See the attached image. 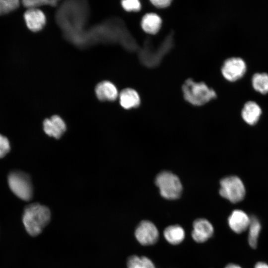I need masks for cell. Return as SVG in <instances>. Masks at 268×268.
<instances>
[{
	"mask_svg": "<svg viewBox=\"0 0 268 268\" xmlns=\"http://www.w3.org/2000/svg\"><path fill=\"white\" fill-rule=\"evenodd\" d=\"M43 129L48 135L59 138L66 131V125L60 116L54 115L44 120Z\"/></svg>",
	"mask_w": 268,
	"mask_h": 268,
	"instance_id": "10",
	"label": "cell"
},
{
	"mask_svg": "<svg viewBox=\"0 0 268 268\" xmlns=\"http://www.w3.org/2000/svg\"><path fill=\"white\" fill-rule=\"evenodd\" d=\"M262 112L261 108L257 103L249 101L244 104L241 111V116L247 124L254 125L259 120Z\"/></svg>",
	"mask_w": 268,
	"mask_h": 268,
	"instance_id": "12",
	"label": "cell"
},
{
	"mask_svg": "<svg viewBox=\"0 0 268 268\" xmlns=\"http://www.w3.org/2000/svg\"><path fill=\"white\" fill-rule=\"evenodd\" d=\"M120 103L126 109L138 107L140 103L138 93L132 88L123 89L119 95Z\"/></svg>",
	"mask_w": 268,
	"mask_h": 268,
	"instance_id": "14",
	"label": "cell"
},
{
	"mask_svg": "<svg viewBox=\"0 0 268 268\" xmlns=\"http://www.w3.org/2000/svg\"><path fill=\"white\" fill-rule=\"evenodd\" d=\"M127 268H155L153 262L145 256L133 255L127 261Z\"/></svg>",
	"mask_w": 268,
	"mask_h": 268,
	"instance_id": "19",
	"label": "cell"
},
{
	"mask_svg": "<svg viewBox=\"0 0 268 268\" xmlns=\"http://www.w3.org/2000/svg\"><path fill=\"white\" fill-rule=\"evenodd\" d=\"M182 90L185 99L196 106L204 105L216 97L215 91L205 83L196 82L191 78L185 81Z\"/></svg>",
	"mask_w": 268,
	"mask_h": 268,
	"instance_id": "2",
	"label": "cell"
},
{
	"mask_svg": "<svg viewBox=\"0 0 268 268\" xmlns=\"http://www.w3.org/2000/svg\"><path fill=\"white\" fill-rule=\"evenodd\" d=\"M50 219V209L38 203L26 206L22 215L24 226L27 233L32 236L40 234L49 223Z\"/></svg>",
	"mask_w": 268,
	"mask_h": 268,
	"instance_id": "1",
	"label": "cell"
},
{
	"mask_svg": "<svg viewBox=\"0 0 268 268\" xmlns=\"http://www.w3.org/2000/svg\"><path fill=\"white\" fill-rule=\"evenodd\" d=\"M23 5L29 8H35L37 6L49 5L54 6L57 3L56 0H24L22 1Z\"/></svg>",
	"mask_w": 268,
	"mask_h": 268,
	"instance_id": "21",
	"label": "cell"
},
{
	"mask_svg": "<svg viewBox=\"0 0 268 268\" xmlns=\"http://www.w3.org/2000/svg\"><path fill=\"white\" fill-rule=\"evenodd\" d=\"M122 7L127 11H137L140 9L141 4L138 0H125L121 2Z\"/></svg>",
	"mask_w": 268,
	"mask_h": 268,
	"instance_id": "22",
	"label": "cell"
},
{
	"mask_svg": "<svg viewBox=\"0 0 268 268\" xmlns=\"http://www.w3.org/2000/svg\"><path fill=\"white\" fill-rule=\"evenodd\" d=\"M251 217L243 210H234L228 218V224L230 229L236 233L240 234L248 229Z\"/></svg>",
	"mask_w": 268,
	"mask_h": 268,
	"instance_id": "9",
	"label": "cell"
},
{
	"mask_svg": "<svg viewBox=\"0 0 268 268\" xmlns=\"http://www.w3.org/2000/svg\"><path fill=\"white\" fill-rule=\"evenodd\" d=\"M134 235L142 245L149 246L155 244L159 238V232L155 224L149 220H143L137 226Z\"/></svg>",
	"mask_w": 268,
	"mask_h": 268,
	"instance_id": "7",
	"label": "cell"
},
{
	"mask_svg": "<svg viewBox=\"0 0 268 268\" xmlns=\"http://www.w3.org/2000/svg\"><path fill=\"white\" fill-rule=\"evenodd\" d=\"M254 268H268V264L265 262H259L255 265Z\"/></svg>",
	"mask_w": 268,
	"mask_h": 268,
	"instance_id": "25",
	"label": "cell"
},
{
	"mask_svg": "<svg viewBox=\"0 0 268 268\" xmlns=\"http://www.w3.org/2000/svg\"><path fill=\"white\" fill-rule=\"evenodd\" d=\"M213 232V225L206 219L198 218L194 221L191 235L196 242H206L212 237Z\"/></svg>",
	"mask_w": 268,
	"mask_h": 268,
	"instance_id": "8",
	"label": "cell"
},
{
	"mask_svg": "<svg viewBox=\"0 0 268 268\" xmlns=\"http://www.w3.org/2000/svg\"><path fill=\"white\" fill-rule=\"evenodd\" d=\"M95 93L101 101H114L118 96V90L111 82L104 81L98 83L95 88Z\"/></svg>",
	"mask_w": 268,
	"mask_h": 268,
	"instance_id": "13",
	"label": "cell"
},
{
	"mask_svg": "<svg viewBox=\"0 0 268 268\" xmlns=\"http://www.w3.org/2000/svg\"><path fill=\"white\" fill-rule=\"evenodd\" d=\"M19 4V1L18 0H0V14L13 10Z\"/></svg>",
	"mask_w": 268,
	"mask_h": 268,
	"instance_id": "20",
	"label": "cell"
},
{
	"mask_svg": "<svg viewBox=\"0 0 268 268\" xmlns=\"http://www.w3.org/2000/svg\"><path fill=\"white\" fill-rule=\"evenodd\" d=\"M10 149V145L7 138L0 134V158L5 156Z\"/></svg>",
	"mask_w": 268,
	"mask_h": 268,
	"instance_id": "23",
	"label": "cell"
},
{
	"mask_svg": "<svg viewBox=\"0 0 268 268\" xmlns=\"http://www.w3.org/2000/svg\"><path fill=\"white\" fill-rule=\"evenodd\" d=\"M28 28L32 31L40 30L45 25L46 17L44 13L37 8H29L24 14Z\"/></svg>",
	"mask_w": 268,
	"mask_h": 268,
	"instance_id": "11",
	"label": "cell"
},
{
	"mask_svg": "<svg viewBox=\"0 0 268 268\" xmlns=\"http://www.w3.org/2000/svg\"><path fill=\"white\" fill-rule=\"evenodd\" d=\"M170 0H153L150 2L155 7L158 8H165L169 6L171 4Z\"/></svg>",
	"mask_w": 268,
	"mask_h": 268,
	"instance_id": "24",
	"label": "cell"
},
{
	"mask_svg": "<svg viewBox=\"0 0 268 268\" xmlns=\"http://www.w3.org/2000/svg\"><path fill=\"white\" fill-rule=\"evenodd\" d=\"M166 240L172 245H178L183 241L185 237V232L183 228L177 224L167 227L163 231Z\"/></svg>",
	"mask_w": 268,
	"mask_h": 268,
	"instance_id": "16",
	"label": "cell"
},
{
	"mask_svg": "<svg viewBox=\"0 0 268 268\" xmlns=\"http://www.w3.org/2000/svg\"><path fill=\"white\" fill-rule=\"evenodd\" d=\"M247 70V65L243 59L239 57H231L226 59L221 69L225 79L234 82L244 76Z\"/></svg>",
	"mask_w": 268,
	"mask_h": 268,
	"instance_id": "6",
	"label": "cell"
},
{
	"mask_svg": "<svg viewBox=\"0 0 268 268\" xmlns=\"http://www.w3.org/2000/svg\"><path fill=\"white\" fill-rule=\"evenodd\" d=\"M261 228L262 225L259 219L255 216L251 217L250 223L248 228V240L249 245L252 248H256L258 246Z\"/></svg>",
	"mask_w": 268,
	"mask_h": 268,
	"instance_id": "17",
	"label": "cell"
},
{
	"mask_svg": "<svg viewBox=\"0 0 268 268\" xmlns=\"http://www.w3.org/2000/svg\"><path fill=\"white\" fill-rule=\"evenodd\" d=\"M224 268H242L241 266L235 264H229L225 266Z\"/></svg>",
	"mask_w": 268,
	"mask_h": 268,
	"instance_id": "26",
	"label": "cell"
},
{
	"mask_svg": "<svg viewBox=\"0 0 268 268\" xmlns=\"http://www.w3.org/2000/svg\"><path fill=\"white\" fill-rule=\"evenodd\" d=\"M160 195L165 199L175 200L180 197L182 186L178 177L169 172H162L155 179Z\"/></svg>",
	"mask_w": 268,
	"mask_h": 268,
	"instance_id": "4",
	"label": "cell"
},
{
	"mask_svg": "<svg viewBox=\"0 0 268 268\" xmlns=\"http://www.w3.org/2000/svg\"><path fill=\"white\" fill-rule=\"evenodd\" d=\"M162 24L160 17L156 13H148L145 14L141 21V26L144 32L155 34L160 30Z\"/></svg>",
	"mask_w": 268,
	"mask_h": 268,
	"instance_id": "15",
	"label": "cell"
},
{
	"mask_svg": "<svg viewBox=\"0 0 268 268\" xmlns=\"http://www.w3.org/2000/svg\"><path fill=\"white\" fill-rule=\"evenodd\" d=\"M253 88L257 92L266 94L268 93V74L265 72L256 73L252 78Z\"/></svg>",
	"mask_w": 268,
	"mask_h": 268,
	"instance_id": "18",
	"label": "cell"
},
{
	"mask_svg": "<svg viewBox=\"0 0 268 268\" xmlns=\"http://www.w3.org/2000/svg\"><path fill=\"white\" fill-rule=\"evenodd\" d=\"M219 194L232 203L242 201L246 195V189L241 179L236 176L223 178L220 182Z\"/></svg>",
	"mask_w": 268,
	"mask_h": 268,
	"instance_id": "5",
	"label": "cell"
},
{
	"mask_svg": "<svg viewBox=\"0 0 268 268\" xmlns=\"http://www.w3.org/2000/svg\"><path fill=\"white\" fill-rule=\"evenodd\" d=\"M8 186L18 198L28 201L33 195V188L29 176L20 171L10 172L7 177Z\"/></svg>",
	"mask_w": 268,
	"mask_h": 268,
	"instance_id": "3",
	"label": "cell"
}]
</instances>
